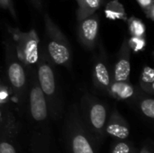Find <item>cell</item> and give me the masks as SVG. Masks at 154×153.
I'll list each match as a JSON object with an SVG mask.
<instances>
[{
	"instance_id": "6da1fadb",
	"label": "cell",
	"mask_w": 154,
	"mask_h": 153,
	"mask_svg": "<svg viewBox=\"0 0 154 153\" xmlns=\"http://www.w3.org/2000/svg\"><path fill=\"white\" fill-rule=\"evenodd\" d=\"M27 71L26 101L21 115L20 140L27 153H52L53 137L51 117L43 93L40 87L35 67H25Z\"/></svg>"
},
{
	"instance_id": "7a4b0ae2",
	"label": "cell",
	"mask_w": 154,
	"mask_h": 153,
	"mask_svg": "<svg viewBox=\"0 0 154 153\" xmlns=\"http://www.w3.org/2000/svg\"><path fill=\"white\" fill-rule=\"evenodd\" d=\"M62 140L66 153H99V145L85 126L78 104H72L63 115Z\"/></svg>"
},
{
	"instance_id": "3957f363",
	"label": "cell",
	"mask_w": 154,
	"mask_h": 153,
	"mask_svg": "<svg viewBox=\"0 0 154 153\" xmlns=\"http://www.w3.org/2000/svg\"><path fill=\"white\" fill-rule=\"evenodd\" d=\"M36 63V72L40 87L45 97L50 117L52 121H59L64 115V100L55 77L52 62L44 50H41Z\"/></svg>"
},
{
	"instance_id": "277c9868",
	"label": "cell",
	"mask_w": 154,
	"mask_h": 153,
	"mask_svg": "<svg viewBox=\"0 0 154 153\" xmlns=\"http://www.w3.org/2000/svg\"><path fill=\"white\" fill-rule=\"evenodd\" d=\"M5 77L6 83L11 88L13 101L21 115L25 105L27 95V71L19 60L14 49L12 39L5 41Z\"/></svg>"
},
{
	"instance_id": "5b68a950",
	"label": "cell",
	"mask_w": 154,
	"mask_h": 153,
	"mask_svg": "<svg viewBox=\"0 0 154 153\" xmlns=\"http://www.w3.org/2000/svg\"><path fill=\"white\" fill-rule=\"evenodd\" d=\"M78 106L85 126L100 147L106 138L105 127L109 115L107 104L95 95L85 93Z\"/></svg>"
},
{
	"instance_id": "8992f818",
	"label": "cell",
	"mask_w": 154,
	"mask_h": 153,
	"mask_svg": "<svg viewBox=\"0 0 154 153\" xmlns=\"http://www.w3.org/2000/svg\"><path fill=\"white\" fill-rule=\"evenodd\" d=\"M43 19L46 46L45 52L48 58L56 65L70 69L72 53L69 41L47 13L44 14Z\"/></svg>"
},
{
	"instance_id": "52a82bcc",
	"label": "cell",
	"mask_w": 154,
	"mask_h": 153,
	"mask_svg": "<svg viewBox=\"0 0 154 153\" xmlns=\"http://www.w3.org/2000/svg\"><path fill=\"white\" fill-rule=\"evenodd\" d=\"M19 60L24 67H35L39 59L40 40L34 30L22 32L19 28L6 24Z\"/></svg>"
},
{
	"instance_id": "ba28073f",
	"label": "cell",
	"mask_w": 154,
	"mask_h": 153,
	"mask_svg": "<svg viewBox=\"0 0 154 153\" xmlns=\"http://www.w3.org/2000/svg\"><path fill=\"white\" fill-rule=\"evenodd\" d=\"M92 73L95 88L107 96L109 87L113 82V75L112 68L109 66L106 53L101 43L98 44V52L95 55Z\"/></svg>"
},
{
	"instance_id": "9c48e42d",
	"label": "cell",
	"mask_w": 154,
	"mask_h": 153,
	"mask_svg": "<svg viewBox=\"0 0 154 153\" xmlns=\"http://www.w3.org/2000/svg\"><path fill=\"white\" fill-rule=\"evenodd\" d=\"M98 30L99 16L96 13L79 21V40L87 50H93L96 48L98 39Z\"/></svg>"
},
{
	"instance_id": "30bf717a",
	"label": "cell",
	"mask_w": 154,
	"mask_h": 153,
	"mask_svg": "<svg viewBox=\"0 0 154 153\" xmlns=\"http://www.w3.org/2000/svg\"><path fill=\"white\" fill-rule=\"evenodd\" d=\"M130 133L131 129L127 120L121 115L117 107L114 106L109 112L106 124V136H109L116 140H125L129 138Z\"/></svg>"
},
{
	"instance_id": "8fae6325",
	"label": "cell",
	"mask_w": 154,
	"mask_h": 153,
	"mask_svg": "<svg viewBox=\"0 0 154 153\" xmlns=\"http://www.w3.org/2000/svg\"><path fill=\"white\" fill-rule=\"evenodd\" d=\"M131 51L128 39L125 38L117 53L114 68L112 69L113 81H129L131 72Z\"/></svg>"
},
{
	"instance_id": "7c38bea8",
	"label": "cell",
	"mask_w": 154,
	"mask_h": 153,
	"mask_svg": "<svg viewBox=\"0 0 154 153\" xmlns=\"http://www.w3.org/2000/svg\"><path fill=\"white\" fill-rule=\"evenodd\" d=\"M22 124L10 106H0V136L5 134L21 135Z\"/></svg>"
},
{
	"instance_id": "4fadbf2b",
	"label": "cell",
	"mask_w": 154,
	"mask_h": 153,
	"mask_svg": "<svg viewBox=\"0 0 154 153\" xmlns=\"http://www.w3.org/2000/svg\"><path fill=\"white\" fill-rule=\"evenodd\" d=\"M140 89H137L129 81H113L107 96L116 100L133 103Z\"/></svg>"
},
{
	"instance_id": "5bb4252c",
	"label": "cell",
	"mask_w": 154,
	"mask_h": 153,
	"mask_svg": "<svg viewBox=\"0 0 154 153\" xmlns=\"http://www.w3.org/2000/svg\"><path fill=\"white\" fill-rule=\"evenodd\" d=\"M141 113L143 116L146 119L152 121L154 119V99L153 96L147 95L143 93L141 90L139 91L136 98L133 102Z\"/></svg>"
},
{
	"instance_id": "9a60e30c",
	"label": "cell",
	"mask_w": 154,
	"mask_h": 153,
	"mask_svg": "<svg viewBox=\"0 0 154 153\" xmlns=\"http://www.w3.org/2000/svg\"><path fill=\"white\" fill-rule=\"evenodd\" d=\"M25 150L18 134L0 136V153H25Z\"/></svg>"
},
{
	"instance_id": "2e32d148",
	"label": "cell",
	"mask_w": 154,
	"mask_h": 153,
	"mask_svg": "<svg viewBox=\"0 0 154 153\" xmlns=\"http://www.w3.org/2000/svg\"><path fill=\"white\" fill-rule=\"evenodd\" d=\"M78 2L77 18L80 21L89 15L95 14L101 6L104 0H76Z\"/></svg>"
},
{
	"instance_id": "e0dca14e",
	"label": "cell",
	"mask_w": 154,
	"mask_h": 153,
	"mask_svg": "<svg viewBox=\"0 0 154 153\" xmlns=\"http://www.w3.org/2000/svg\"><path fill=\"white\" fill-rule=\"evenodd\" d=\"M140 90L147 95H154V70L150 66H144L140 77Z\"/></svg>"
},
{
	"instance_id": "ac0fdd59",
	"label": "cell",
	"mask_w": 154,
	"mask_h": 153,
	"mask_svg": "<svg viewBox=\"0 0 154 153\" xmlns=\"http://www.w3.org/2000/svg\"><path fill=\"white\" fill-rule=\"evenodd\" d=\"M138 149L135 147L134 142L128 139L116 140L113 139L110 145V153H138Z\"/></svg>"
},
{
	"instance_id": "d6986e66",
	"label": "cell",
	"mask_w": 154,
	"mask_h": 153,
	"mask_svg": "<svg viewBox=\"0 0 154 153\" xmlns=\"http://www.w3.org/2000/svg\"><path fill=\"white\" fill-rule=\"evenodd\" d=\"M129 31L132 37L135 38H145V25L143 22L134 16L130 17L127 20Z\"/></svg>"
},
{
	"instance_id": "ffe728a7",
	"label": "cell",
	"mask_w": 154,
	"mask_h": 153,
	"mask_svg": "<svg viewBox=\"0 0 154 153\" xmlns=\"http://www.w3.org/2000/svg\"><path fill=\"white\" fill-rule=\"evenodd\" d=\"M13 94L6 81L0 80V106H12Z\"/></svg>"
},
{
	"instance_id": "44dd1931",
	"label": "cell",
	"mask_w": 154,
	"mask_h": 153,
	"mask_svg": "<svg viewBox=\"0 0 154 153\" xmlns=\"http://www.w3.org/2000/svg\"><path fill=\"white\" fill-rule=\"evenodd\" d=\"M147 18L154 21V0H136Z\"/></svg>"
},
{
	"instance_id": "7402d4cb",
	"label": "cell",
	"mask_w": 154,
	"mask_h": 153,
	"mask_svg": "<svg viewBox=\"0 0 154 153\" xmlns=\"http://www.w3.org/2000/svg\"><path fill=\"white\" fill-rule=\"evenodd\" d=\"M128 43L130 46L131 50L133 51H140L145 47V38H135V37H131L130 40H128Z\"/></svg>"
},
{
	"instance_id": "603a6c76",
	"label": "cell",
	"mask_w": 154,
	"mask_h": 153,
	"mask_svg": "<svg viewBox=\"0 0 154 153\" xmlns=\"http://www.w3.org/2000/svg\"><path fill=\"white\" fill-rule=\"evenodd\" d=\"M0 8L8 11L11 15L16 19V12L14 6V2L13 0H0Z\"/></svg>"
},
{
	"instance_id": "cb8c5ba5",
	"label": "cell",
	"mask_w": 154,
	"mask_h": 153,
	"mask_svg": "<svg viewBox=\"0 0 154 153\" xmlns=\"http://www.w3.org/2000/svg\"><path fill=\"white\" fill-rule=\"evenodd\" d=\"M138 153H153V146L150 142H144L142 148L138 151Z\"/></svg>"
},
{
	"instance_id": "d4e9b609",
	"label": "cell",
	"mask_w": 154,
	"mask_h": 153,
	"mask_svg": "<svg viewBox=\"0 0 154 153\" xmlns=\"http://www.w3.org/2000/svg\"><path fill=\"white\" fill-rule=\"evenodd\" d=\"M30 1L37 10H42V0H30Z\"/></svg>"
}]
</instances>
